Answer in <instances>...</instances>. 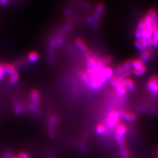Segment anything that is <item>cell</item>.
<instances>
[{
  "mask_svg": "<svg viewBox=\"0 0 158 158\" xmlns=\"http://www.w3.org/2000/svg\"><path fill=\"white\" fill-rule=\"evenodd\" d=\"M123 84L125 87L126 88H128L130 91H134L135 89V86L132 80L130 79H126L123 81Z\"/></svg>",
  "mask_w": 158,
  "mask_h": 158,
  "instance_id": "9",
  "label": "cell"
},
{
  "mask_svg": "<svg viewBox=\"0 0 158 158\" xmlns=\"http://www.w3.org/2000/svg\"><path fill=\"white\" fill-rule=\"evenodd\" d=\"M119 122V117L118 112L116 111H111L109 115L107 121V124L109 127L112 128L116 127Z\"/></svg>",
  "mask_w": 158,
  "mask_h": 158,
  "instance_id": "1",
  "label": "cell"
},
{
  "mask_svg": "<svg viewBox=\"0 0 158 158\" xmlns=\"http://www.w3.org/2000/svg\"><path fill=\"white\" fill-rule=\"evenodd\" d=\"M116 92L118 95L121 97L125 95L127 93V88L123 84V82L120 83L119 85L116 88Z\"/></svg>",
  "mask_w": 158,
  "mask_h": 158,
  "instance_id": "8",
  "label": "cell"
},
{
  "mask_svg": "<svg viewBox=\"0 0 158 158\" xmlns=\"http://www.w3.org/2000/svg\"><path fill=\"white\" fill-rule=\"evenodd\" d=\"M126 132H127V128L125 127V125H122V124L117 125V128H116L117 135L124 137V136L126 134Z\"/></svg>",
  "mask_w": 158,
  "mask_h": 158,
  "instance_id": "15",
  "label": "cell"
},
{
  "mask_svg": "<svg viewBox=\"0 0 158 158\" xmlns=\"http://www.w3.org/2000/svg\"><path fill=\"white\" fill-rule=\"evenodd\" d=\"M106 130L105 127L102 124L98 125L96 128V132L98 135H102Z\"/></svg>",
  "mask_w": 158,
  "mask_h": 158,
  "instance_id": "25",
  "label": "cell"
},
{
  "mask_svg": "<svg viewBox=\"0 0 158 158\" xmlns=\"http://www.w3.org/2000/svg\"><path fill=\"white\" fill-rule=\"evenodd\" d=\"M147 16L152 21L154 26L158 28V16L156 11L153 9L149 10Z\"/></svg>",
  "mask_w": 158,
  "mask_h": 158,
  "instance_id": "4",
  "label": "cell"
},
{
  "mask_svg": "<svg viewBox=\"0 0 158 158\" xmlns=\"http://www.w3.org/2000/svg\"><path fill=\"white\" fill-rule=\"evenodd\" d=\"M13 153L11 152L10 151H6L4 155V157L6 158H11L13 156Z\"/></svg>",
  "mask_w": 158,
  "mask_h": 158,
  "instance_id": "39",
  "label": "cell"
},
{
  "mask_svg": "<svg viewBox=\"0 0 158 158\" xmlns=\"http://www.w3.org/2000/svg\"><path fill=\"white\" fill-rule=\"evenodd\" d=\"M153 38L158 40V28H156L153 32Z\"/></svg>",
  "mask_w": 158,
  "mask_h": 158,
  "instance_id": "37",
  "label": "cell"
},
{
  "mask_svg": "<svg viewBox=\"0 0 158 158\" xmlns=\"http://www.w3.org/2000/svg\"><path fill=\"white\" fill-rule=\"evenodd\" d=\"M55 124L53 123L51 121L49 120L48 121V129H49V135L51 139H54L55 137Z\"/></svg>",
  "mask_w": 158,
  "mask_h": 158,
  "instance_id": "10",
  "label": "cell"
},
{
  "mask_svg": "<svg viewBox=\"0 0 158 158\" xmlns=\"http://www.w3.org/2000/svg\"><path fill=\"white\" fill-rule=\"evenodd\" d=\"M132 63H133L132 60H129V61H127V62H125L122 66L124 71L131 70V68H132Z\"/></svg>",
  "mask_w": 158,
  "mask_h": 158,
  "instance_id": "23",
  "label": "cell"
},
{
  "mask_svg": "<svg viewBox=\"0 0 158 158\" xmlns=\"http://www.w3.org/2000/svg\"><path fill=\"white\" fill-rule=\"evenodd\" d=\"M18 158H31L30 156L28 153H26V152H20L18 154Z\"/></svg>",
  "mask_w": 158,
  "mask_h": 158,
  "instance_id": "32",
  "label": "cell"
},
{
  "mask_svg": "<svg viewBox=\"0 0 158 158\" xmlns=\"http://www.w3.org/2000/svg\"><path fill=\"white\" fill-rule=\"evenodd\" d=\"M146 72V69L144 66H143L142 68H141L139 69L136 70H134V74L135 76H140L142 74H143Z\"/></svg>",
  "mask_w": 158,
  "mask_h": 158,
  "instance_id": "27",
  "label": "cell"
},
{
  "mask_svg": "<svg viewBox=\"0 0 158 158\" xmlns=\"http://www.w3.org/2000/svg\"><path fill=\"white\" fill-rule=\"evenodd\" d=\"M103 75L107 80H110L114 76V72L109 68H105L103 70Z\"/></svg>",
  "mask_w": 158,
  "mask_h": 158,
  "instance_id": "13",
  "label": "cell"
},
{
  "mask_svg": "<svg viewBox=\"0 0 158 158\" xmlns=\"http://www.w3.org/2000/svg\"><path fill=\"white\" fill-rule=\"evenodd\" d=\"M39 59V55L36 52H32L28 55V59L32 62H36Z\"/></svg>",
  "mask_w": 158,
  "mask_h": 158,
  "instance_id": "19",
  "label": "cell"
},
{
  "mask_svg": "<svg viewBox=\"0 0 158 158\" xmlns=\"http://www.w3.org/2000/svg\"><path fill=\"white\" fill-rule=\"evenodd\" d=\"M109 81L111 86L114 88H116L120 84V82L117 79V77L114 76L109 80Z\"/></svg>",
  "mask_w": 158,
  "mask_h": 158,
  "instance_id": "24",
  "label": "cell"
},
{
  "mask_svg": "<svg viewBox=\"0 0 158 158\" xmlns=\"http://www.w3.org/2000/svg\"><path fill=\"white\" fill-rule=\"evenodd\" d=\"M97 68V65L96 62L92 59L88 61L87 63V73H91L93 72Z\"/></svg>",
  "mask_w": 158,
  "mask_h": 158,
  "instance_id": "16",
  "label": "cell"
},
{
  "mask_svg": "<svg viewBox=\"0 0 158 158\" xmlns=\"http://www.w3.org/2000/svg\"><path fill=\"white\" fill-rule=\"evenodd\" d=\"M132 73V70H125L124 71V72L120 75L118 77H117V79L119 81L120 83H121L123 82L125 79H127V77L128 76H129Z\"/></svg>",
  "mask_w": 158,
  "mask_h": 158,
  "instance_id": "17",
  "label": "cell"
},
{
  "mask_svg": "<svg viewBox=\"0 0 158 158\" xmlns=\"http://www.w3.org/2000/svg\"><path fill=\"white\" fill-rule=\"evenodd\" d=\"M47 158H54V157H52V156H49V157H47Z\"/></svg>",
  "mask_w": 158,
  "mask_h": 158,
  "instance_id": "47",
  "label": "cell"
},
{
  "mask_svg": "<svg viewBox=\"0 0 158 158\" xmlns=\"http://www.w3.org/2000/svg\"><path fill=\"white\" fill-rule=\"evenodd\" d=\"M135 46L136 47V49L141 52H143L145 51V50H146V49L144 47V46L142 45V44L141 43V42L139 40H136L135 42Z\"/></svg>",
  "mask_w": 158,
  "mask_h": 158,
  "instance_id": "29",
  "label": "cell"
},
{
  "mask_svg": "<svg viewBox=\"0 0 158 158\" xmlns=\"http://www.w3.org/2000/svg\"><path fill=\"white\" fill-rule=\"evenodd\" d=\"M29 109L33 113H35V114H38V108L36 107V105H35L34 104H31L29 105Z\"/></svg>",
  "mask_w": 158,
  "mask_h": 158,
  "instance_id": "30",
  "label": "cell"
},
{
  "mask_svg": "<svg viewBox=\"0 0 158 158\" xmlns=\"http://www.w3.org/2000/svg\"><path fill=\"white\" fill-rule=\"evenodd\" d=\"M104 6L103 4H99L95 10V14H94V17L93 18L94 19V22H93V25L94 26L95 28L97 27V24L99 21V19L100 18V17L101 15V14L102 13L103 11H104Z\"/></svg>",
  "mask_w": 158,
  "mask_h": 158,
  "instance_id": "2",
  "label": "cell"
},
{
  "mask_svg": "<svg viewBox=\"0 0 158 158\" xmlns=\"http://www.w3.org/2000/svg\"><path fill=\"white\" fill-rule=\"evenodd\" d=\"M87 22L88 23V24H93V22H94V19H93V18L92 17H91V16H88V17H87Z\"/></svg>",
  "mask_w": 158,
  "mask_h": 158,
  "instance_id": "40",
  "label": "cell"
},
{
  "mask_svg": "<svg viewBox=\"0 0 158 158\" xmlns=\"http://www.w3.org/2000/svg\"><path fill=\"white\" fill-rule=\"evenodd\" d=\"M81 79L85 84H86L88 87L91 88L92 87V81L90 77L87 74H83L81 75Z\"/></svg>",
  "mask_w": 158,
  "mask_h": 158,
  "instance_id": "20",
  "label": "cell"
},
{
  "mask_svg": "<svg viewBox=\"0 0 158 158\" xmlns=\"http://www.w3.org/2000/svg\"><path fill=\"white\" fill-rule=\"evenodd\" d=\"M8 1H0V3H1L2 5H4V4H6L7 3H8Z\"/></svg>",
  "mask_w": 158,
  "mask_h": 158,
  "instance_id": "45",
  "label": "cell"
},
{
  "mask_svg": "<svg viewBox=\"0 0 158 158\" xmlns=\"http://www.w3.org/2000/svg\"><path fill=\"white\" fill-rule=\"evenodd\" d=\"M139 41L141 42V43L142 44V45L144 46V47L145 49H146L149 46V42L148 40H145L144 39L141 38Z\"/></svg>",
  "mask_w": 158,
  "mask_h": 158,
  "instance_id": "35",
  "label": "cell"
},
{
  "mask_svg": "<svg viewBox=\"0 0 158 158\" xmlns=\"http://www.w3.org/2000/svg\"><path fill=\"white\" fill-rule=\"evenodd\" d=\"M149 46H150V47L158 46V40H156V39L152 38L150 40V42H149Z\"/></svg>",
  "mask_w": 158,
  "mask_h": 158,
  "instance_id": "31",
  "label": "cell"
},
{
  "mask_svg": "<svg viewBox=\"0 0 158 158\" xmlns=\"http://www.w3.org/2000/svg\"><path fill=\"white\" fill-rule=\"evenodd\" d=\"M143 21V22H144V23H145V24L147 29L152 31V32H153L155 31V29L156 28L154 26L152 21L148 16H146V17H145Z\"/></svg>",
  "mask_w": 158,
  "mask_h": 158,
  "instance_id": "11",
  "label": "cell"
},
{
  "mask_svg": "<svg viewBox=\"0 0 158 158\" xmlns=\"http://www.w3.org/2000/svg\"><path fill=\"white\" fill-rule=\"evenodd\" d=\"M150 53L148 51H144L143 52L141 55V59L140 61L143 63H145L146 62H148L149 61V59H150Z\"/></svg>",
  "mask_w": 158,
  "mask_h": 158,
  "instance_id": "18",
  "label": "cell"
},
{
  "mask_svg": "<svg viewBox=\"0 0 158 158\" xmlns=\"http://www.w3.org/2000/svg\"><path fill=\"white\" fill-rule=\"evenodd\" d=\"M23 109L21 105H17V106L14 109V111L17 114H19L22 112Z\"/></svg>",
  "mask_w": 158,
  "mask_h": 158,
  "instance_id": "33",
  "label": "cell"
},
{
  "mask_svg": "<svg viewBox=\"0 0 158 158\" xmlns=\"http://www.w3.org/2000/svg\"><path fill=\"white\" fill-rule=\"evenodd\" d=\"M31 99L33 101V104L37 105L40 103V95L39 91L37 90H33L31 93Z\"/></svg>",
  "mask_w": 158,
  "mask_h": 158,
  "instance_id": "7",
  "label": "cell"
},
{
  "mask_svg": "<svg viewBox=\"0 0 158 158\" xmlns=\"http://www.w3.org/2000/svg\"><path fill=\"white\" fill-rule=\"evenodd\" d=\"M76 45L77 47L79 48V49L81 52L85 53L86 51H87V48L86 45L83 42V41L82 40H81L80 39H76Z\"/></svg>",
  "mask_w": 158,
  "mask_h": 158,
  "instance_id": "14",
  "label": "cell"
},
{
  "mask_svg": "<svg viewBox=\"0 0 158 158\" xmlns=\"http://www.w3.org/2000/svg\"><path fill=\"white\" fill-rule=\"evenodd\" d=\"M142 38L148 40L149 42L153 38V32L148 29H146L142 32Z\"/></svg>",
  "mask_w": 158,
  "mask_h": 158,
  "instance_id": "12",
  "label": "cell"
},
{
  "mask_svg": "<svg viewBox=\"0 0 158 158\" xmlns=\"http://www.w3.org/2000/svg\"><path fill=\"white\" fill-rule=\"evenodd\" d=\"M151 79H152L154 81H156V83L157 84V85H158V77H157V76H153Z\"/></svg>",
  "mask_w": 158,
  "mask_h": 158,
  "instance_id": "43",
  "label": "cell"
},
{
  "mask_svg": "<svg viewBox=\"0 0 158 158\" xmlns=\"http://www.w3.org/2000/svg\"><path fill=\"white\" fill-rule=\"evenodd\" d=\"M71 28H72V26L70 24H68V25H66L64 28H63V31L64 32H68L69 31H70L71 29Z\"/></svg>",
  "mask_w": 158,
  "mask_h": 158,
  "instance_id": "41",
  "label": "cell"
},
{
  "mask_svg": "<svg viewBox=\"0 0 158 158\" xmlns=\"http://www.w3.org/2000/svg\"><path fill=\"white\" fill-rule=\"evenodd\" d=\"M56 42L57 45H62L64 43V39L62 38L59 37V38L56 39Z\"/></svg>",
  "mask_w": 158,
  "mask_h": 158,
  "instance_id": "36",
  "label": "cell"
},
{
  "mask_svg": "<svg viewBox=\"0 0 158 158\" xmlns=\"http://www.w3.org/2000/svg\"><path fill=\"white\" fill-rule=\"evenodd\" d=\"M153 115H156V114H158V111L157 110H153V111H152V112H151Z\"/></svg>",
  "mask_w": 158,
  "mask_h": 158,
  "instance_id": "44",
  "label": "cell"
},
{
  "mask_svg": "<svg viewBox=\"0 0 158 158\" xmlns=\"http://www.w3.org/2000/svg\"><path fill=\"white\" fill-rule=\"evenodd\" d=\"M11 158H18V156H16V155H13Z\"/></svg>",
  "mask_w": 158,
  "mask_h": 158,
  "instance_id": "46",
  "label": "cell"
},
{
  "mask_svg": "<svg viewBox=\"0 0 158 158\" xmlns=\"http://www.w3.org/2000/svg\"><path fill=\"white\" fill-rule=\"evenodd\" d=\"M124 70L122 66H118L113 71L114 72V76H116V77L117 76L118 77L119 76H120L124 72Z\"/></svg>",
  "mask_w": 158,
  "mask_h": 158,
  "instance_id": "26",
  "label": "cell"
},
{
  "mask_svg": "<svg viewBox=\"0 0 158 158\" xmlns=\"http://www.w3.org/2000/svg\"><path fill=\"white\" fill-rule=\"evenodd\" d=\"M4 70H3V68H1V65H0V80L2 79V77H3V75H4Z\"/></svg>",
  "mask_w": 158,
  "mask_h": 158,
  "instance_id": "42",
  "label": "cell"
},
{
  "mask_svg": "<svg viewBox=\"0 0 158 158\" xmlns=\"http://www.w3.org/2000/svg\"><path fill=\"white\" fill-rule=\"evenodd\" d=\"M119 118L123 119L124 120H126L127 121H134L135 120V116L132 114L131 113L120 111L118 112Z\"/></svg>",
  "mask_w": 158,
  "mask_h": 158,
  "instance_id": "3",
  "label": "cell"
},
{
  "mask_svg": "<svg viewBox=\"0 0 158 158\" xmlns=\"http://www.w3.org/2000/svg\"><path fill=\"white\" fill-rule=\"evenodd\" d=\"M1 66L3 68L4 72L7 74H11L15 72V66L9 63H3Z\"/></svg>",
  "mask_w": 158,
  "mask_h": 158,
  "instance_id": "6",
  "label": "cell"
},
{
  "mask_svg": "<svg viewBox=\"0 0 158 158\" xmlns=\"http://www.w3.org/2000/svg\"><path fill=\"white\" fill-rule=\"evenodd\" d=\"M148 88L152 94L155 95L158 94V85L152 79H151L149 81L148 84Z\"/></svg>",
  "mask_w": 158,
  "mask_h": 158,
  "instance_id": "5",
  "label": "cell"
},
{
  "mask_svg": "<svg viewBox=\"0 0 158 158\" xmlns=\"http://www.w3.org/2000/svg\"><path fill=\"white\" fill-rule=\"evenodd\" d=\"M146 29V25H145L143 21V20L139 22L138 25V28H137V30L136 31H138L139 32H142Z\"/></svg>",
  "mask_w": 158,
  "mask_h": 158,
  "instance_id": "28",
  "label": "cell"
},
{
  "mask_svg": "<svg viewBox=\"0 0 158 158\" xmlns=\"http://www.w3.org/2000/svg\"><path fill=\"white\" fill-rule=\"evenodd\" d=\"M143 66V63L140 61V60H136V61H133L132 63V68L134 69V70H138L142 68Z\"/></svg>",
  "mask_w": 158,
  "mask_h": 158,
  "instance_id": "21",
  "label": "cell"
},
{
  "mask_svg": "<svg viewBox=\"0 0 158 158\" xmlns=\"http://www.w3.org/2000/svg\"><path fill=\"white\" fill-rule=\"evenodd\" d=\"M84 56H85L86 58L88 61L92 59H93V55L91 54V53L90 52L88 51V50L86 51V52L84 53Z\"/></svg>",
  "mask_w": 158,
  "mask_h": 158,
  "instance_id": "34",
  "label": "cell"
},
{
  "mask_svg": "<svg viewBox=\"0 0 158 158\" xmlns=\"http://www.w3.org/2000/svg\"><path fill=\"white\" fill-rule=\"evenodd\" d=\"M18 79H19V75L16 72H15L13 74H10V81L11 83L14 84V83H17L18 81Z\"/></svg>",
  "mask_w": 158,
  "mask_h": 158,
  "instance_id": "22",
  "label": "cell"
},
{
  "mask_svg": "<svg viewBox=\"0 0 158 158\" xmlns=\"http://www.w3.org/2000/svg\"><path fill=\"white\" fill-rule=\"evenodd\" d=\"M157 158H158V155H157Z\"/></svg>",
  "mask_w": 158,
  "mask_h": 158,
  "instance_id": "48",
  "label": "cell"
},
{
  "mask_svg": "<svg viewBox=\"0 0 158 158\" xmlns=\"http://www.w3.org/2000/svg\"><path fill=\"white\" fill-rule=\"evenodd\" d=\"M135 38L137 40H140V39L142 38V32L136 31L135 32Z\"/></svg>",
  "mask_w": 158,
  "mask_h": 158,
  "instance_id": "38",
  "label": "cell"
}]
</instances>
